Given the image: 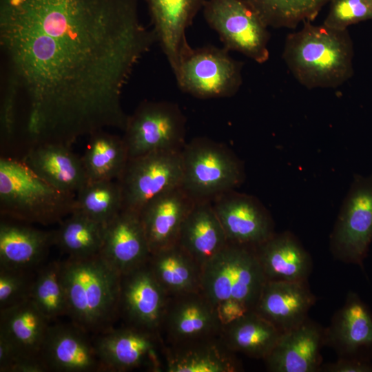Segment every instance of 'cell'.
<instances>
[{
	"mask_svg": "<svg viewBox=\"0 0 372 372\" xmlns=\"http://www.w3.org/2000/svg\"><path fill=\"white\" fill-rule=\"evenodd\" d=\"M372 242V174L355 175L330 235L335 258L363 268Z\"/></svg>",
	"mask_w": 372,
	"mask_h": 372,
	"instance_id": "obj_9",
	"label": "cell"
},
{
	"mask_svg": "<svg viewBox=\"0 0 372 372\" xmlns=\"http://www.w3.org/2000/svg\"><path fill=\"white\" fill-rule=\"evenodd\" d=\"M315 302L307 281L267 280L254 311L284 333L304 322Z\"/></svg>",
	"mask_w": 372,
	"mask_h": 372,
	"instance_id": "obj_22",
	"label": "cell"
},
{
	"mask_svg": "<svg viewBox=\"0 0 372 372\" xmlns=\"http://www.w3.org/2000/svg\"><path fill=\"white\" fill-rule=\"evenodd\" d=\"M211 203L229 243L255 247L275 234L270 214L252 196L232 190Z\"/></svg>",
	"mask_w": 372,
	"mask_h": 372,
	"instance_id": "obj_14",
	"label": "cell"
},
{
	"mask_svg": "<svg viewBox=\"0 0 372 372\" xmlns=\"http://www.w3.org/2000/svg\"><path fill=\"white\" fill-rule=\"evenodd\" d=\"M37 270H20L0 267V309L15 305L30 298Z\"/></svg>",
	"mask_w": 372,
	"mask_h": 372,
	"instance_id": "obj_36",
	"label": "cell"
},
{
	"mask_svg": "<svg viewBox=\"0 0 372 372\" xmlns=\"http://www.w3.org/2000/svg\"><path fill=\"white\" fill-rule=\"evenodd\" d=\"M266 281L255 248L228 242L203 267L201 291L223 327L254 311Z\"/></svg>",
	"mask_w": 372,
	"mask_h": 372,
	"instance_id": "obj_4",
	"label": "cell"
},
{
	"mask_svg": "<svg viewBox=\"0 0 372 372\" xmlns=\"http://www.w3.org/2000/svg\"><path fill=\"white\" fill-rule=\"evenodd\" d=\"M320 371L372 372V362L358 358L339 357L334 362L322 364Z\"/></svg>",
	"mask_w": 372,
	"mask_h": 372,
	"instance_id": "obj_38",
	"label": "cell"
},
{
	"mask_svg": "<svg viewBox=\"0 0 372 372\" xmlns=\"http://www.w3.org/2000/svg\"><path fill=\"white\" fill-rule=\"evenodd\" d=\"M325 345L324 329L309 318L298 327L282 333L264 360L271 372L320 371Z\"/></svg>",
	"mask_w": 372,
	"mask_h": 372,
	"instance_id": "obj_19",
	"label": "cell"
},
{
	"mask_svg": "<svg viewBox=\"0 0 372 372\" xmlns=\"http://www.w3.org/2000/svg\"><path fill=\"white\" fill-rule=\"evenodd\" d=\"M177 243L202 268L228 244L211 201L194 202L183 223Z\"/></svg>",
	"mask_w": 372,
	"mask_h": 372,
	"instance_id": "obj_27",
	"label": "cell"
},
{
	"mask_svg": "<svg viewBox=\"0 0 372 372\" xmlns=\"http://www.w3.org/2000/svg\"><path fill=\"white\" fill-rule=\"evenodd\" d=\"M50 323L30 298L0 309V335L26 355L40 357Z\"/></svg>",
	"mask_w": 372,
	"mask_h": 372,
	"instance_id": "obj_29",
	"label": "cell"
},
{
	"mask_svg": "<svg viewBox=\"0 0 372 372\" xmlns=\"http://www.w3.org/2000/svg\"><path fill=\"white\" fill-rule=\"evenodd\" d=\"M81 157L88 182L117 180L129 160L123 137L103 130L89 136Z\"/></svg>",
	"mask_w": 372,
	"mask_h": 372,
	"instance_id": "obj_31",
	"label": "cell"
},
{
	"mask_svg": "<svg viewBox=\"0 0 372 372\" xmlns=\"http://www.w3.org/2000/svg\"><path fill=\"white\" fill-rule=\"evenodd\" d=\"M62 277L71 322L88 333L113 327L118 318L121 276L100 255L62 261Z\"/></svg>",
	"mask_w": 372,
	"mask_h": 372,
	"instance_id": "obj_3",
	"label": "cell"
},
{
	"mask_svg": "<svg viewBox=\"0 0 372 372\" xmlns=\"http://www.w3.org/2000/svg\"><path fill=\"white\" fill-rule=\"evenodd\" d=\"M14 220L1 219L0 223V267L35 271L54 245V232Z\"/></svg>",
	"mask_w": 372,
	"mask_h": 372,
	"instance_id": "obj_26",
	"label": "cell"
},
{
	"mask_svg": "<svg viewBox=\"0 0 372 372\" xmlns=\"http://www.w3.org/2000/svg\"><path fill=\"white\" fill-rule=\"evenodd\" d=\"M225 48H190L173 72L179 88L199 99L231 97L242 83V63Z\"/></svg>",
	"mask_w": 372,
	"mask_h": 372,
	"instance_id": "obj_7",
	"label": "cell"
},
{
	"mask_svg": "<svg viewBox=\"0 0 372 372\" xmlns=\"http://www.w3.org/2000/svg\"><path fill=\"white\" fill-rule=\"evenodd\" d=\"M123 131L129 158L156 151L182 150L186 120L176 103L145 101L128 116Z\"/></svg>",
	"mask_w": 372,
	"mask_h": 372,
	"instance_id": "obj_8",
	"label": "cell"
},
{
	"mask_svg": "<svg viewBox=\"0 0 372 372\" xmlns=\"http://www.w3.org/2000/svg\"><path fill=\"white\" fill-rule=\"evenodd\" d=\"M283 59L295 79L309 89L333 88L353 73V42L347 30L304 23L287 37Z\"/></svg>",
	"mask_w": 372,
	"mask_h": 372,
	"instance_id": "obj_2",
	"label": "cell"
},
{
	"mask_svg": "<svg viewBox=\"0 0 372 372\" xmlns=\"http://www.w3.org/2000/svg\"><path fill=\"white\" fill-rule=\"evenodd\" d=\"M148 264L170 296L202 291V267L178 243L152 254Z\"/></svg>",
	"mask_w": 372,
	"mask_h": 372,
	"instance_id": "obj_28",
	"label": "cell"
},
{
	"mask_svg": "<svg viewBox=\"0 0 372 372\" xmlns=\"http://www.w3.org/2000/svg\"><path fill=\"white\" fill-rule=\"evenodd\" d=\"M123 208L117 180L87 182L76 194L75 209L106 226Z\"/></svg>",
	"mask_w": 372,
	"mask_h": 372,
	"instance_id": "obj_33",
	"label": "cell"
},
{
	"mask_svg": "<svg viewBox=\"0 0 372 372\" xmlns=\"http://www.w3.org/2000/svg\"><path fill=\"white\" fill-rule=\"evenodd\" d=\"M254 248L267 280H308L312 270L311 258L291 232L275 233Z\"/></svg>",
	"mask_w": 372,
	"mask_h": 372,
	"instance_id": "obj_25",
	"label": "cell"
},
{
	"mask_svg": "<svg viewBox=\"0 0 372 372\" xmlns=\"http://www.w3.org/2000/svg\"><path fill=\"white\" fill-rule=\"evenodd\" d=\"M153 30L174 72L183 55L191 48L186 30L205 0H145Z\"/></svg>",
	"mask_w": 372,
	"mask_h": 372,
	"instance_id": "obj_20",
	"label": "cell"
},
{
	"mask_svg": "<svg viewBox=\"0 0 372 372\" xmlns=\"http://www.w3.org/2000/svg\"><path fill=\"white\" fill-rule=\"evenodd\" d=\"M30 298L50 322L68 314L62 261H51L37 270Z\"/></svg>",
	"mask_w": 372,
	"mask_h": 372,
	"instance_id": "obj_35",
	"label": "cell"
},
{
	"mask_svg": "<svg viewBox=\"0 0 372 372\" xmlns=\"http://www.w3.org/2000/svg\"><path fill=\"white\" fill-rule=\"evenodd\" d=\"M75 198L44 181L22 159L1 157V216L43 225L59 223L74 211Z\"/></svg>",
	"mask_w": 372,
	"mask_h": 372,
	"instance_id": "obj_5",
	"label": "cell"
},
{
	"mask_svg": "<svg viewBox=\"0 0 372 372\" xmlns=\"http://www.w3.org/2000/svg\"><path fill=\"white\" fill-rule=\"evenodd\" d=\"M92 341L104 371H165V343L161 333L125 324L95 334Z\"/></svg>",
	"mask_w": 372,
	"mask_h": 372,
	"instance_id": "obj_11",
	"label": "cell"
},
{
	"mask_svg": "<svg viewBox=\"0 0 372 372\" xmlns=\"http://www.w3.org/2000/svg\"><path fill=\"white\" fill-rule=\"evenodd\" d=\"M155 41L137 0H0L1 92L30 146L123 130L124 87Z\"/></svg>",
	"mask_w": 372,
	"mask_h": 372,
	"instance_id": "obj_1",
	"label": "cell"
},
{
	"mask_svg": "<svg viewBox=\"0 0 372 372\" xmlns=\"http://www.w3.org/2000/svg\"><path fill=\"white\" fill-rule=\"evenodd\" d=\"M88 334L72 322L50 325L40 352L48 371H104Z\"/></svg>",
	"mask_w": 372,
	"mask_h": 372,
	"instance_id": "obj_16",
	"label": "cell"
},
{
	"mask_svg": "<svg viewBox=\"0 0 372 372\" xmlns=\"http://www.w3.org/2000/svg\"><path fill=\"white\" fill-rule=\"evenodd\" d=\"M282 332L254 311L223 327L220 336L234 353L265 360L271 353Z\"/></svg>",
	"mask_w": 372,
	"mask_h": 372,
	"instance_id": "obj_30",
	"label": "cell"
},
{
	"mask_svg": "<svg viewBox=\"0 0 372 372\" xmlns=\"http://www.w3.org/2000/svg\"><path fill=\"white\" fill-rule=\"evenodd\" d=\"M325 345L339 357L372 360V313L355 292H349L344 305L324 329Z\"/></svg>",
	"mask_w": 372,
	"mask_h": 372,
	"instance_id": "obj_18",
	"label": "cell"
},
{
	"mask_svg": "<svg viewBox=\"0 0 372 372\" xmlns=\"http://www.w3.org/2000/svg\"><path fill=\"white\" fill-rule=\"evenodd\" d=\"M151 254L139 212L123 209L106 225L99 255L122 276L147 263Z\"/></svg>",
	"mask_w": 372,
	"mask_h": 372,
	"instance_id": "obj_17",
	"label": "cell"
},
{
	"mask_svg": "<svg viewBox=\"0 0 372 372\" xmlns=\"http://www.w3.org/2000/svg\"><path fill=\"white\" fill-rule=\"evenodd\" d=\"M22 161L44 181L65 193L76 195L88 182L81 157L69 146L58 143L33 145Z\"/></svg>",
	"mask_w": 372,
	"mask_h": 372,
	"instance_id": "obj_24",
	"label": "cell"
},
{
	"mask_svg": "<svg viewBox=\"0 0 372 372\" xmlns=\"http://www.w3.org/2000/svg\"><path fill=\"white\" fill-rule=\"evenodd\" d=\"M216 311L202 291L170 296L161 335L167 344L220 335Z\"/></svg>",
	"mask_w": 372,
	"mask_h": 372,
	"instance_id": "obj_15",
	"label": "cell"
},
{
	"mask_svg": "<svg viewBox=\"0 0 372 372\" xmlns=\"http://www.w3.org/2000/svg\"><path fill=\"white\" fill-rule=\"evenodd\" d=\"M267 27L295 28L311 21L331 0H246Z\"/></svg>",
	"mask_w": 372,
	"mask_h": 372,
	"instance_id": "obj_34",
	"label": "cell"
},
{
	"mask_svg": "<svg viewBox=\"0 0 372 372\" xmlns=\"http://www.w3.org/2000/svg\"><path fill=\"white\" fill-rule=\"evenodd\" d=\"M367 20H372V0H331L323 24L347 30L351 25Z\"/></svg>",
	"mask_w": 372,
	"mask_h": 372,
	"instance_id": "obj_37",
	"label": "cell"
},
{
	"mask_svg": "<svg viewBox=\"0 0 372 372\" xmlns=\"http://www.w3.org/2000/svg\"><path fill=\"white\" fill-rule=\"evenodd\" d=\"M181 188L194 201H212L244 179L242 165L223 145L205 138L185 143L181 151Z\"/></svg>",
	"mask_w": 372,
	"mask_h": 372,
	"instance_id": "obj_6",
	"label": "cell"
},
{
	"mask_svg": "<svg viewBox=\"0 0 372 372\" xmlns=\"http://www.w3.org/2000/svg\"><path fill=\"white\" fill-rule=\"evenodd\" d=\"M169 298L147 262L121 276L118 316L126 324L161 333Z\"/></svg>",
	"mask_w": 372,
	"mask_h": 372,
	"instance_id": "obj_13",
	"label": "cell"
},
{
	"mask_svg": "<svg viewBox=\"0 0 372 372\" xmlns=\"http://www.w3.org/2000/svg\"><path fill=\"white\" fill-rule=\"evenodd\" d=\"M182 150H162L129 158L117 179L123 208L139 212L151 199L180 187Z\"/></svg>",
	"mask_w": 372,
	"mask_h": 372,
	"instance_id": "obj_12",
	"label": "cell"
},
{
	"mask_svg": "<svg viewBox=\"0 0 372 372\" xmlns=\"http://www.w3.org/2000/svg\"><path fill=\"white\" fill-rule=\"evenodd\" d=\"M105 227L74 211L59 223L54 232V245L68 257L82 258L100 254Z\"/></svg>",
	"mask_w": 372,
	"mask_h": 372,
	"instance_id": "obj_32",
	"label": "cell"
},
{
	"mask_svg": "<svg viewBox=\"0 0 372 372\" xmlns=\"http://www.w3.org/2000/svg\"><path fill=\"white\" fill-rule=\"evenodd\" d=\"M194 202L178 187L154 197L141 208L139 214L151 254L177 243Z\"/></svg>",
	"mask_w": 372,
	"mask_h": 372,
	"instance_id": "obj_23",
	"label": "cell"
},
{
	"mask_svg": "<svg viewBox=\"0 0 372 372\" xmlns=\"http://www.w3.org/2000/svg\"><path fill=\"white\" fill-rule=\"evenodd\" d=\"M165 372H239L243 371L236 353L220 335L167 344Z\"/></svg>",
	"mask_w": 372,
	"mask_h": 372,
	"instance_id": "obj_21",
	"label": "cell"
},
{
	"mask_svg": "<svg viewBox=\"0 0 372 372\" xmlns=\"http://www.w3.org/2000/svg\"><path fill=\"white\" fill-rule=\"evenodd\" d=\"M203 10L224 48L258 63L269 59L268 27L246 0H205Z\"/></svg>",
	"mask_w": 372,
	"mask_h": 372,
	"instance_id": "obj_10",
	"label": "cell"
}]
</instances>
